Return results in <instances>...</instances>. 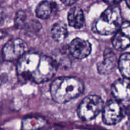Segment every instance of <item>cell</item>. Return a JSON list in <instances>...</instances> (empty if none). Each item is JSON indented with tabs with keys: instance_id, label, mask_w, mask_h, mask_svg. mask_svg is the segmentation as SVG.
Masks as SVG:
<instances>
[{
	"instance_id": "7a4b0ae2",
	"label": "cell",
	"mask_w": 130,
	"mask_h": 130,
	"mask_svg": "<svg viewBox=\"0 0 130 130\" xmlns=\"http://www.w3.org/2000/svg\"><path fill=\"white\" fill-rule=\"evenodd\" d=\"M83 90L82 81L73 77H58L50 85L51 96L58 104H65L78 97Z\"/></svg>"
},
{
	"instance_id": "ffe728a7",
	"label": "cell",
	"mask_w": 130,
	"mask_h": 130,
	"mask_svg": "<svg viewBox=\"0 0 130 130\" xmlns=\"http://www.w3.org/2000/svg\"><path fill=\"white\" fill-rule=\"evenodd\" d=\"M126 4L128 7L130 8V0H126Z\"/></svg>"
},
{
	"instance_id": "ba28073f",
	"label": "cell",
	"mask_w": 130,
	"mask_h": 130,
	"mask_svg": "<svg viewBox=\"0 0 130 130\" xmlns=\"http://www.w3.org/2000/svg\"><path fill=\"white\" fill-rule=\"evenodd\" d=\"M69 50L74 58L83 59L91 53V45L88 41L77 38L74 39L70 43Z\"/></svg>"
},
{
	"instance_id": "4fadbf2b",
	"label": "cell",
	"mask_w": 130,
	"mask_h": 130,
	"mask_svg": "<svg viewBox=\"0 0 130 130\" xmlns=\"http://www.w3.org/2000/svg\"><path fill=\"white\" fill-rule=\"evenodd\" d=\"M46 121L41 117H29L23 119L22 128L24 129H40L45 126Z\"/></svg>"
},
{
	"instance_id": "30bf717a",
	"label": "cell",
	"mask_w": 130,
	"mask_h": 130,
	"mask_svg": "<svg viewBox=\"0 0 130 130\" xmlns=\"http://www.w3.org/2000/svg\"><path fill=\"white\" fill-rule=\"evenodd\" d=\"M116 56L110 49L105 50L103 60L97 65L98 71L100 74L107 75L112 72L116 64Z\"/></svg>"
},
{
	"instance_id": "9a60e30c",
	"label": "cell",
	"mask_w": 130,
	"mask_h": 130,
	"mask_svg": "<svg viewBox=\"0 0 130 130\" xmlns=\"http://www.w3.org/2000/svg\"><path fill=\"white\" fill-rule=\"evenodd\" d=\"M118 67L121 74L124 77L130 79V53L122 55L118 60Z\"/></svg>"
},
{
	"instance_id": "5bb4252c",
	"label": "cell",
	"mask_w": 130,
	"mask_h": 130,
	"mask_svg": "<svg viewBox=\"0 0 130 130\" xmlns=\"http://www.w3.org/2000/svg\"><path fill=\"white\" fill-rule=\"evenodd\" d=\"M51 34L53 40L58 43L63 41L67 36V29L64 23L58 22L52 26Z\"/></svg>"
},
{
	"instance_id": "3957f363",
	"label": "cell",
	"mask_w": 130,
	"mask_h": 130,
	"mask_svg": "<svg viewBox=\"0 0 130 130\" xmlns=\"http://www.w3.org/2000/svg\"><path fill=\"white\" fill-rule=\"evenodd\" d=\"M122 24L120 10L112 5L101 14L95 22L94 30L101 35H110L116 32Z\"/></svg>"
},
{
	"instance_id": "2e32d148",
	"label": "cell",
	"mask_w": 130,
	"mask_h": 130,
	"mask_svg": "<svg viewBox=\"0 0 130 130\" xmlns=\"http://www.w3.org/2000/svg\"><path fill=\"white\" fill-rule=\"evenodd\" d=\"M26 14L23 11H19L17 13L16 17H15V25L18 28L24 27L25 25V20H26Z\"/></svg>"
},
{
	"instance_id": "277c9868",
	"label": "cell",
	"mask_w": 130,
	"mask_h": 130,
	"mask_svg": "<svg viewBox=\"0 0 130 130\" xmlns=\"http://www.w3.org/2000/svg\"><path fill=\"white\" fill-rule=\"evenodd\" d=\"M104 102L97 95H89L83 100L77 109V114L83 121L95 119L103 110Z\"/></svg>"
},
{
	"instance_id": "5b68a950",
	"label": "cell",
	"mask_w": 130,
	"mask_h": 130,
	"mask_svg": "<svg viewBox=\"0 0 130 130\" xmlns=\"http://www.w3.org/2000/svg\"><path fill=\"white\" fill-rule=\"evenodd\" d=\"M126 114V109L118 100H109L103 109V121L107 125L120 123Z\"/></svg>"
},
{
	"instance_id": "8fae6325",
	"label": "cell",
	"mask_w": 130,
	"mask_h": 130,
	"mask_svg": "<svg viewBox=\"0 0 130 130\" xmlns=\"http://www.w3.org/2000/svg\"><path fill=\"white\" fill-rule=\"evenodd\" d=\"M69 24L75 29H80L85 23V17L82 9L79 7H73L69 10L67 16Z\"/></svg>"
},
{
	"instance_id": "e0dca14e",
	"label": "cell",
	"mask_w": 130,
	"mask_h": 130,
	"mask_svg": "<svg viewBox=\"0 0 130 130\" xmlns=\"http://www.w3.org/2000/svg\"><path fill=\"white\" fill-rule=\"evenodd\" d=\"M63 4L67 6H70V5H72L77 1V0H60Z\"/></svg>"
},
{
	"instance_id": "d6986e66",
	"label": "cell",
	"mask_w": 130,
	"mask_h": 130,
	"mask_svg": "<svg viewBox=\"0 0 130 130\" xmlns=\"http://www.w3.org/2000/svg\"><path fill=\"white\" fill-rule=\"evenodd\" d=\"M126 114H128V121L127 123V125H128V128L130 129V109L128 110H126Z\"/></svg>"
},
{
	"instance_id": "7c38bea8",
	"label": "cell",
	"mask_w": 130,
	"mask_h": 130,
	"mask_svg": "<svg viewBox=\"0 0 130 130\" xmlns=\"http://www.w3.org/2000/svg\"><path fill=\"white\" fill-rule=\"evenodd\" d=\"M56 5L51 1H41L38 4L36 8V15L38 17L42 19H46L50 17L52 11L55 9Z\"/></svg>"
},
{
	"instance_id": "8992f818",
	"label": "cell",
	"mask_w": 130,
	"mask_h": 130,
	"mask_svg": "<svg viewBox=\"0 0 130 130\" xmlns=\"http://www.w3.org/2000/svg\"><path fill=\"white\" fill-rule=\"evenodd\" d=\"M26 50V44L23 40L19 38L12 39L6 43L3 49V58L8 62L19 60Z\"/></svg>"
},
{
	"instance_id": "6da1fadb",
	"label": "cell",
	"mask_w": 130,
	"mask_h": 130,
	"mask_svg": "<svg viewBox=\"0 0 130 130\" xmlns=\"http://www.w3.org/2000/svg\"><path fill=\"white\" fill-rule=\"evenodd\" d=\"M57 68L54 58L39 52H27L18 60L17 73L21 83L32 81L39 84L52 79Z\"/></svg>"
},
{
	"instance_id": "9c48e42d",
	"label": "cell",
	"mask_w": 130,
	"mask_h": 130,
	"mask_svg": "<svg viewBox=\"0 0 130 130\" xmlns=\"http://www.w3.org/2000/svg\"><path fill=\"white\" fill-rule=\"evenodd\" d=\"M112 94L119 101L130 100V79L124 77L119 79L113 83L111 88Z\"/></svg>"
},
{
	"instance_id": "52a82bcc",
	"label": "cell",
	"mask_w": 130,
	"mask_h": 130,
	"mask_svg": "<svg viewBox=\"0 0 130 130\" xmlns=\"http://www.w3.org/2000/svg\"><path fill=\"white\" fill-rule=\"evenodd\" d=\"M112 44L118 50H124L130 46L129 22H124L121 24L113 38Z\"/></svg>"
},
{
	"instance_id": "ac0fdd59",
	"label": "cell",
	"mask_w": 130,
	"mask_h": 130,
	"mask_svg": "<svg viewBox=\"0 0 130 130\" xmlns=\"http://www.w3.org/2000/svg\"><path fill=\"white\" fill-rule=\"evenodd\" d=\"M104 2H105L106 3L109 4V5H115L116 4L120 2L121 0H103Z\"/></svg>"
}]
</instances>
